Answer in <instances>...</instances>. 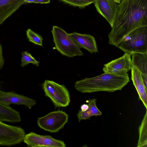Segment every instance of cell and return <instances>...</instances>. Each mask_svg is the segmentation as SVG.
<instances>
[{"label": "cell", "instance_id": "5bb4252c", "mask_svg": "<svg viewBox=\"0 0 147 147\" xmlns=\"http://www.w3.org/2000/svg\"><path fill=\"white\" fill-rule=\"evenodd\" d=\"M131 79L137 91L139 99L147 109V89L143 83L141 73L136 67L133 66L131 69Z\"/></svg>", "mask_w": 147, "mask_h": 147}, {"label": "cell", "instance_id": "484cf974", "mask_svg": "<svg viewBox=\"0 0 147 147\" xmlns=\"http://www.w3.org/2000/svg\"><path fill=\"white\" fill-rule=\"evenodd\" d=\"M26 3H34L36 0H24Z\"/></svg>", "mask_w": 147, "mask_h": 147}, {"label": "cell", "instance_id": "7402d4cb", "mask_svg": "<svg viewBox=\"0 0 147 147\" xmlns=\"http://www.w3.org/2000/svg\"><path fill=\"white\" fill-rule=\"evenodd\" d=\"M4 63V59L3 54L2 48L0 44V70L3 67Z\"/></svg>", "mask_w": 147, "mask_h": 147}, {"label": "cell", "instance_id": "277c9868", "mask_svg": "<svg viewBox=\"0 0 147 147\" xmlns=\"http://www.w3.org/2000/svg\"><path fill=\"white\" fill-rule=\"evenodd\" d=\"M51 32L55 48L62 55L69 57L83 55L80 48L63 29L54 26Z\"/></svg>", "mask_w": 147, "mask_h": 147}, {"label": "cell", "instance_id": "8992f818", "mask_svg": "<svg viewBox=\"0 0 147 147\" xmlns=\"http://www.w3.org/2000/svg\"><path fill=\"white\" fill-rule=\"evenodd\" d=\"M68 119V114L59 110L38 118L37 122L40 128L51 133H56L63 127Z\"/></svg>", "mask_w": 147, "mask_h": 147}, {"label": "cell", "instance_id": "4316f807", "mask_svg": "<svg viewBox=\"0 0 147 147\" xmlns=\"http://www.w3.org/2000/svg\"><path fill=\"white\" fill-rule=\"evenodd\" d=\"M115 2L117 3H119L121 0H114Z\"/></svg>", "mask_w": 147, "mask_h": 147}, {"label": "cell", "instance_id": "e0dca14e", "mask_svg": "<svg viewBox=\"0 0 147 147\" xmlns=\"http://www.w3.org/2000/svg\"><path fill=\"white\" fill-rule=\"evenodd\" d=\"M131 55L132 66L138 68L141 74L147 75V53H134Z\"/></svg>", "mask_w": 147, "mask_h": 147}, {"label": "cell", "instance_id": "2e32d148", "mask_svg": "<svg viewBox=\"0 0 147 147\" xmlns=\"http://www.w3.org/2000/svg\"><path fill=\"white\" fill-rule=\"evenodd\" d=\"M97 99L95 98L89 99L88 100V109L85 112L79 110L77 116L79 122L83 120L90 119L92 116H101L102 113L98 109L96 105Z\"/></svg>", "mask_w": 147, "mask_h": 147}, {"label": "cell", "instance_id": "30bf717a", "mask_svg": "<svg viewBox=\"0 0 147 147\" xmlns=\"http://www.w3.org/2000/svg\"><path fill=\"white\" fill-rule=\"evenodd\" d=\"M98 13L113 25L118 9V4L114 0H95L94 3Z\"/></svg>", "mask_w": 147, "mask_h": 147}, {"label": "cell", "instance_id": "7c38bea8", "mask_svg": "<svg viewBox=\"0 0 147 147\" xmlns=\"http://www.w3.org/2000/svg\"><path fill=\"white\" fill-rule=\"evenodd\" d=\"M69 34L74 43L80 48L84 49L91 54L98 52L95 38L93 36L76 32Z\"/></svg>", "mask_w": 147, "mask_h": 147}, {"label": "cell", "instance_id": "8fae6325", "mask_svg": "<svg viewBox=\"0 0 147 147\" xmlns=\"http://www.w3.org/2000/svg\"><path fill=\"white\" fill-rule=\"evenodd\" d=\"M0 103L6 106L11 104L23 105L30 109L36 104L35 100L13 91L5 92L0 90Z\"/></svg>", "mask_w": 147, "mask_h": 147}, {"label": "cell", "instance_id": "5b68a950", "mask_svg": "<svg viewBox=\"0 0 147 147\" xmlns=\"http://www.w3.org/2000/svg\"><path fill=\"white\" fill-rule=\"evenodd\" d=\"M42 86L45 95L49 98L55 107H66L70 102V96L67 88L53 81L46 80Z\"/></svg>", "mask_w": 147, "mask_h": 147}, {"label": "cell", "instance_id": "d6986e66", "mask_svg": "<svg viewBox=\"0 0 147 147\" xmlns=\"http://www.w3.org/2000/svg\"><path fill=\"white\" fill-rule=\"evenodd\" d=\"M26 34L29 40L36 45L42 46L43 38L42 36L34 32L30 28L27 29Z\"/></svg>", "mask_w": 147, "mask_h": 147}, {"label": "cell", "instance_id": "44dd1931", "mask_svg": "<svg viewBox=\"0 0 147 147\" xmlns=\"http://www.w3.org/2000/svg\"><path fill=\"white\" fill-rule=\"evenodd\" d=\"M73 6L83 8L94 3L95 0H60Z\"/></svg>", "mask_w": 147, "mask_h": 147}, {"label": "cell", "instance_id": "ba28073f", "mask_svg": "<svg viewBox=\"0 0 147 147\" xmlns=\"http://www.w3.org/2000/svg\"><path fill=\"white\" fill-rule=\"evenodd\" d=\"M23 141L28 147L66 146L63 141L56 139L50 135H41L32 132L25 134Z\"/></svg>", "mask_w": 147, "mask_h": 147}, {"label": "cell", "instance_id": "d4e9b609", "mask_svg": "<svg viewBox=\"0 0 147 147\" xmlns=\"http://www.w3.org/2000/svg\"><path fill=\"white\" fill-rule=\"evenodd\" d=\"M50 0H36L34 3L47 4L49 3Z\"/></svg>", "mask_w": 147, "mask_h": 147}, {"label": "cell", "instance_id": "603a6c76", "mask_svg": "<svg viewBox=\"0 0 147 147\" xmlns=\"http://www.w3.org/2000/svg\"><path fill=\"white\" fill-rule=\"evenodd\" d=\"M141 76L144 84L147 89V75L141 74Z\"/></svg>", "mask_w": 147, "mask_h": 147}, {"label": "cell", "instance_id": "6da1fadb", "mask_svg": "<svg viewBox=\"0 0 147 147\" xmlns=\"http://www.w3.org/2000/svg\"><path fill=\"white\" fill-rule=\"evenodd\" d=\"M147 26V0H121L109 33V43L117 47L127 35Z\"/></svg>", "mask_w": 147, "mask_h": 147}, {"label": "cell", "instance_id": "ffe728a7", "mask_svg": "<svg viewBox=\"0 0 147 147\" xmlns=\"http://www.w3.org/2000/svg\"><path fill=\"white\" fill-rule=\"evenodd\" d=\"M22 57L21 65L24 67L29 63H32L38 66L40 62L36 60L27 51H23L22 53Z\"/></svg>", "mask_w": 147, "mask_h": 147}, {"label": "cell", "instance_id": "4fadbf2b", "mask_svg": "<svg viewBox=\"0 0 147 147\" xmlns=\"http://www.w3.org/2000/svg\"><path fill=\"white\" fill-rule=\"evenodd\" d=\"M25 3L24 0H0V25Z\"/></svg>", "mask_w": 147, "mask_h": 147}, {"label": "cell", "instance_id": "52a82bcc", "mask_svg": "<svg viewBox=\"0 0 147 147\" xmlns=\"http://www.w3.org/2000/svg\"><path fill=\"white\" fill-rule=\"evenodd\" d=\"M21 127L0 121V146H10L20 144L25 135Z\"/></svg>", "mask_w": 147, "mask_h": 147}, {"label": "cell", "instance_id": "3957f363", "mask_svg": "<svg viewBox=\"0 0 147 147\" xmlns=\"http://www.w3.org/2000/svg\"><path fill=\"white\" fill-rule=\"evenodd\" d=\"M116 47L131 55L134 53H147V26L141 27L131 32Z\"/></svg>", "mask_w": 147, "mask_h": 147}, {"label": "cell", "instance_id": "9a60e30c", "mask_svg": "<svg viewBox=\"0 0 147 147\" xmlns=\"http://www.w3.org/2000/svg\"><path fill=\"white\" fill-rule=\"evenodd\" d=\"M21 121L19 112L0 103V121L17 123Z\"/></svg>", "mask_w": 147, "mask_h": 147}, {"label": "cell", "instance_id": "9c48e42d", "mask_svg": "<svg viewBox=\"0 0 147 147\" xmlns=\"http://www.w3.org/2000/svg\"><path fill=\"white\" fill-rule=\"evenodd\" d=\"M131 55L125 53L123 56L104 65V73L110 74H123L131 70L133 66Z\"/></svg>", "mask_w": 147, "mask_h": 147}, {"label": "cell", "instance_id": "7a4b0ae2", "mask_svg": "<svg viewBox=\"0 0 147 147\" xmlns=\"http://www.w3.org/2000/svg\"><path fill=\"white\" fill-rule=\"evenodd\" d=\"M127 73L110 74L104 73L94 77L77 81L75 88L83 93L105 91L113 92L121 90L129 82Z\"/></svg>", "mask_w": 147, "mask_h": 147}, {"label": "cell", "instance_id": "ac0fdd59", "mask_svg": "<svg viewBox=\"0 0 147 147\" xmlns=\"http://www.w3.org/2000/svg\"><path fill=\"white\" fill-rule=\"evenodd\" d=\"M137 147H147V110L140 126Z\"/></svg>", "mask_w": 147, "mask_h": 147}, {"label": "cell", "instance_id": "cb8c5ba5", "mask_svg": "<svg viewBox=\"0 0 147 147\" xmlns=\"http://www.w3.org/2000/svg\"><path fill=\"white\" fill-rule=\"evenodd\" d=\"M88 107L89 106L88 104H83L80 107L81 111L83 112H85L88 109Z\"/></svg>", "mask_w": 147, "mask_h": 147}]
</instances>
